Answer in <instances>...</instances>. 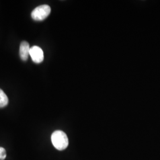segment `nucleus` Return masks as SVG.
<instances>
[{
    "instance_id": "nucleus-1",
    "label": "nucleus",
    "mask_w": 160,
    "mask_h": 160,
    "mask_svg": "<svg viewBox=\"0 0 160 160\" xmlns=\"http://www.w3.org/2000/svg\"><path fill=\"white\" fill-rule=\"evenodd\" d=\"M52 143L58 150L62 151L68 145V138L66 133L62 131L54 132L51 136Z\"/></svg>"
},
{
    "instance_id": "nucleus-2",
    "label": "nucleus",
    "mask_w": 160,
    "mask_h": 160,
    "mask_svg": "<svg viewBox=\"0 0 160 160\" xmlns=\"http://www.w3.org/2000/svg\"><path fill=\"white\" fill-rule=\"evenodd\" d=\"M51 7L48 5H42L37 7L32 12L31 16L35 21H42L50 14Z\"/></svg>"
},
{
    "instance_id": "nucleus-3",
    "label": "nucleus",
    "mask_w": 160,
    "mask_h": 160,
    "mask_svg": "<svg viewBox=\"0 0 160 160\" xmlns=\"http://www.w3.org/2000/svg\"><path fill=\"white\" fill-rule=\"evenodd\" d=\"M30 55L34 63H40L44 59L43 52L40 47L33 46L30 49Z\"/></svg>"
},
{
    "instance_id": "nucleus-4",
    "label": "nucleus",
    "mask_w": 160,
    "mask_h": 160,
    "mask_svg": "<svg viewBox=\"0 0 160 160\" xmlns=\"http://www.w3.org/2000/svg\"><path fill=\"white\" fill-rule=\"evenodd\" d=\"M30 48L28 42L26 41H23L21 43L20 46L19 53H20V57L23 61H25L28 59L29 55H30Z\"/></svg>"
},
{
    "instance_id": "nucleus-5",
    "label": "nucleus",
    "mask_w": 160,
    "mask_h": 160,
    "mask_svg": "<svg viewBox=\"0 0 160 160\" xmlns=\"http://www.w3.org/2000/svg\"><path fill=\"white\" fill-rule=\"evenodd\" d=\"M8 103V98L5 92L0 89V108H4Z\"/></svg>"
},
{
    "instance_id": "nucleus-6",
    "label": "nucleus",
    "mask_w": 160,
    "mask_h": 160,
    "mask_svg": "<svg viewBox=\"0 0 160 160\" xmlns=\"http://www.w3.org/2000/svg\"><path fill=\"white\" fill-rule=\"evenodd\" d=\"M6 158V149L2 147H0V160H5Z\"/></svg>"
}]
</instances>
